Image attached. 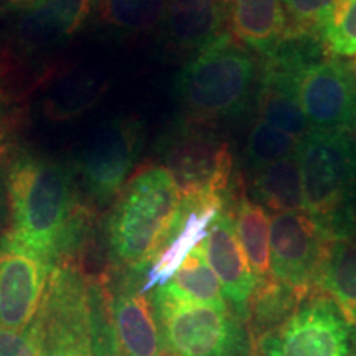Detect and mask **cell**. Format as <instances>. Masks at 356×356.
Instances as JSON below:
<instances>
[{
	"mask_svg": "<svg viewBox=\"0 0 356 356\" xmlns=\"http://www.w3.org/2000/svg\"><path fill=\"white\" fill-rule=\"evenodd\" d=\"M202 246L208 264L220 280L226 302H229L236 317L246 323L249 302L257 282L236 234L229 210L222 208L218 213Z\"/></svg>",
	"mask_w": 356,
	"mask_h": 356,
	"instance_id": "16",
	"label": "cell"
},
{
	"mask_svg": "<svg viewBox=\"0 0 356 356\" xmlns=\"http://www.w3.org/2000/svg\"><path fill=\"white\" fill-rule=\"evenodd\" d=\"M236 234L246 254L248 264L256 282L262 284L270 277V218L266 208L249 200L241 188L239 200L231 211Z\"/></svg>",
	"mask_w": 356,
	"mask_h": 356,
	"instance_id": "22",
	"label": "cell"
},
{
	"mask_svg": "<svg viewBox=\"0 0 356 356\" xmlns=\"http://www.w3.org/2000/svg\"><path fill=\"white\" fill-rule=\"evenodd\" d=\"M330 239L305 211L270 218V274L302 299L315 291V280Z\"/></svg>",
	"mask_w": 356,
	"mask_h": 356,
	"instance_id": "12",
	"label": "cell"
},
{
	"mask_svg": "<svg viewBox=\"0 0 356 356\" xmlns=\"http://www.w3.org/2000/svg\"><path fill=\"white\" fill-rule=\"evenodd\" d=\"M225 208L221 202H203V200H181L180 213L173 226L170 238L145 270L142 289L160 287L168 282L175 270L195 246L207 238L213 220Z\"/></svg>",
	"mask_w": 356,
	"mask_h": 356,
	"instance_id": "17",
	"label": "cell"
},
{
	"mask_svg": "<svg viewBox=\"0 0 356 356\" xmlns=\"http://www.w3.org/2000/svg\"><path fill=\"white\" fill-rule=\"evenodd\" d=\"M97 0H6L0 3V97L25 101L63 66L65 47Z\"/></svg>",
	"mask_w": 356,
	"mask_h": 356,
	"instance_id": "2",
	"label": "cell"
},
{
	"mask_svg": "<svg viewBox=\"0 0 356 356\" xmlns=\"http://www.w3.org/2000/svg\"><path fill=\"white\" fill-rule=\"evenodd\" d=\"M97 280L71 262L53 264L35 317L43 356H95L92 325Z\"/></svg>",
	"mask_w": 356,
	"mask_h": 356,
	"instance_id": "7",
	"label": "cell"
},
{
	"mask_svg": "<svg viewBox=\"0 0 356 356\" xmlns=\"http://www.w3.org/2000/svg\"><path fill=\"white\" fill-rule=\"evenodd\" d=\"M282 0H229L228 32L249 51L266 56L287 37Z\"/></svg>",
	"mask_w": 356,
	"mask_h": 356,
	"instance_id": "18",
	"label": "cell"
},
{
	"mask_svg": "<svg viewBox=\"0 0 356 356\" xmlns=\"http://www.w3.org/2000/svg\"><path fill=\"white\" fill-rule=\"evenodd\" d=\"M335 2L337 0H282L289 24L287 35H318Z\"/></svg>",
	"mask_w": 356,
	"mask_h": 356,
	"instance_id": "27",
	"label": "cell"
},
{
	"mask_svg": "<svg viewBox=\"0 0 356 356\" xmlns=\"http://www.w3.org/2000/svg\"><path fill=\"white\" fill-rule=\"evenodd\" d=\"M168 0H97V22L119 37H139L162 24Z\"/></svg>",
	"mask_w": 356,
	"mask_h": 356,
	"instance_id": "23",
	"label": "cell"
},
{
	"mask_svg": "<svg viewBox=\"0 0 356 356\" xmlns=\"http://www.w3.org/2000/svg\"><path fill=\"white\" fill-rule=\"evenodd\" d=\"M106 88L102 74L63 65L43 86V115L51 122L76 119L99 102Z\"/></svg>",
	"mask_w": 356,
	"mask_h": 356,
	"instance_id": "19",
	"label": "cell"
},
{
	"mask_svg": "<svg viewBox=\"0 0 356 356\" xmlns=\"http://www.w3.org/2000/svg\"><path fill=\"white\" fill-rule=\"evenodd\" d=\"M162 287L181 299L229 309L220 280L204 257L202 243L191 249L175 274Z\"/></svg>",
	"mask_w": 356,
	"mask_h": 356,
	"instance_id": "24",
	"label": "cell"
},
{
	"mask_svg": "<svg viewBox=\"0 0 356 356\" xmlns=\"http://www.w3.org/2000/svg\"><path fill=\"white\" fill-rule=\"evenodd\" d=\"M251 191L254 202L273 211L274 215L304 211V186L299 155L293 154L252 172Z\"/></svg>",
	"mask_w": 356,
	"mask_h": 356,
	"instance_id": "21",
	"label": "cell"
},
{
	"mask_svg": "<svg viewBox=\"0 0 356 356\" xmlns=\"http://www.w3.org/2000/svg\"><path fill=\"white\" fill-rule=\"evenodd\" d=\"M302 139L257 119L249 132L246 159L251 172L297 154Z\"/></svg>",
	"mask_w": 356,
	"mask_h": 356,
	"instance_id": "25",
	"label": "cell"
},
{
	"mask_svg": "<svg viewBox=\"0 0 356 356\" xmlns=\"http://www.w3.org/2000/svg\"><path fill=\"white\" fill-rule=\"evenodd\" d=\"M297 99L310 131H356V73L338 56L322 51L307 61Z\"/></svg>",
	"mask_w": 356,
	"mask_h": 356,
	"instance_id": "11",
	"label": "cell"
},
{
	"mask_svg": "<svg viewBox=\"0 0 356 356\" xmlns=\"http://www.w3.org/2000/svg\"><path fill=\"white\" fill-rule=\"evenodd\" d=\"M0 356H43L35 322L24 330L0 328Z\"/></svg>",
	"mask_w": 356,
	"mask_h": 356,
	"instance_id": "29",
	"label": "cell"
},
{
	"mask_svg": "<svg viewBox=\"0 0 356 356\" xmlns=\"http://www.w3.org/2000/svg\"><path fill=\"white\" fill-rule=\"evenodd\" d=\"M92 350H95V356H121L118 345H115L114 330L109 318L108 297H106L104 280L102 279L97 280L95 325H92Z\"/></svg>",
	"mask_w": 356,
	"mask_h": 356,
	"instance_id": "28",
	"label": "cell"
},
{
	"mask_svg": "<svg viewBox=\"0 0 356 356\" xmlns=\"http://www.w3.org/2000/svg\"><path fill=\"white\" fill-rule=\"evenodd\" d=\"M142 274L115 270L104 280L109 318L121 356H159L165 350L152 296L142 289Z\"/></svg>",
	"mask_w": 356,
	"mask_h": 356,
	"instance_id": "13",
	"label": "cell"
},
{
	"mask_svg": "<svg viewBox=\"0 0 356 356\" xmlns=\"http://www.w3.org/2000/svg\"><path fill=\"white\" fill-rule=\"evenodd\" d=\"M297 155L304 211L330 241L356 234V132L309 131Z\"/></svg>",
	"mask_w": 356,
	"mask_h": 356,
	"instance_id": "5",
	"label": "cell"
},
{
	"mask_svg": "<svg viewBox=\"0 0 356 356\" xmlns=\"http://www.w3.org/2000/svg\"><path fill=\"white\" fill-rule=\"evenodd\" d=\"M256 346L261 356H356V323L330 297L314 291Z\"/></svg>",
	"mask_w": 356,
	"mask_h": 356,
	"instance_id": "9",
	"label": "cell"
},
{
	"mask_svg": "<svg viewBox=\"0 0 356 356\" xmlns=\"http://www.w3.org/2000/svg\"><path fill=\"white\" fill-rule=\"evenodd\" d=\"M3 190H6V184H3V163H2V159H0V213H2Z\"/></svg>",
	"mask_w": 356,
	"mask_h": 356,
	"instance_id": "31",
	"label": "cell"
},
{
	"mask_svg": "<svg viewBox=\"0 0 356 356\" xmlns=\"http://www.w3.org/2000/svg\"><path fill=\"white\" fill-rule=\"evenodd\" d=\"M142 144L144 122L136 115L111 119L92 134L73 168L92 208L106 207L119 197Z\"/></svg>",
	"mask_w": 356,
	"mask_h": 356,
	"instance_id": "10",
	"label": "cell"
},
{
	"mask_svg": "<svg viewBox=\"0 0 356 356\" xmlns=\"http://www.w3.org/2000/svg\"><path fill=\"white\" fill-rule=\"evenodd\" d=\"M159 356H178V355H175V353H173V351H170V350H163L162 353H160Z\"/></svg>",
	"mask_w": 356,
	"mask_h": 356,
	"instance_id": "32",
	"label": "cell"
},
{
	"mask_svg": "<svg viewBox=\"0 0 356 356\" xmlns=\"http://www.w3.org/2000/svg\"><path fill=\"white\" fill-rule=\"evenodd\" d=\"M355 132H356V131H355Z\"/></svg>",
	"mask_w": 356,
	"mask_h": 356,
	"instance_id": "34",
	"label": "cell"
},
{
	"mask_svg": "<svg viewBox=\"0 0 356 356\" xmlns=\"http://www.w3.org/2000/svg\"><path fill=\"white\" fill-rule=\"evenodd\" d=\"M8 108H10V106L0 97V144H2V140L6 139V136L10 132V127H12V115L7 113Z\"/></svg>",
	"mask_w": 356,
	"mask_h": 356,
	"instance_id": "30",
	"label": "cell"
},
{
	"mask_svg": "<svg viewBox=\"0 0 356 356\" xmlns=\"http://www.w3.org/2000/svg\"><path fill=\"white\" fill-rule=\"evenodd\" d=\"M50 270L51 264L8 234L0 238V328L24 330L33 323Z\"/></svg>",
	"mask_w": 356,
	"mask_h": 356,
	"instance_id": "14",
	"label": "cell"
},
{
	"mask_svg": "<svg viewBox=\"0 0 356 356\" xmlns=\"http://www.w3.org/2000/svg\"><path fill=\"white\" fill-rule=\"evenodd\" d=\"M257 74L254 53L222 33L177 74L178 121L215 127L246 113Z\"/></svg>",
	"mask_w": 356,
	"mask_h": 356,
	"instance_id": "4",
	"label": "cell"
},
{
	"mask_svg": "<svg viewBox=\"0 0 356 356\" xmlns=\"http://www.w3.org/2000/svg\"><path fill=\"white\" fill-rule=\"evenodd\" d=\"M165 350L178 356H252V337L229 309L150 292Z\"/></svg>",
	"mask_w": 356,
	"mask_h": 356,
	"instance_id": "6",
	"label": "cell"
},
{
	"mask_svg": "<svg viewBox=\"0 0 356 356\" xmlns=\"http://www.w3.org/2000/svg\"><path fill=\"white\" fill-rule=\"evenodd\" d=\"M71 167L47 155L15 150L3 167L10 211L8 236L48 264H76L91 231L92 207L78 197Z\"/></svg>",
	"mask_w": 356,
	"mask_h": 356,
	"instance_id": "1",
	"label": "cell"
},
{
	"mask_svg": "<svg viewBox=\"0 0 356 356\" xmlns=\"http://www.w3.org/2000/svg\"><path fill=\"white\" fill-rule=\"evenodd\" d=\"M180 203V190L162 163L145 162L132 173L106 228L115 270L145 274L170 238Z\"/></svg>",
	"mask_w": 356,
	"mask_h": 356,
	"instance_id": "3",
	"label": "cell"
},
{
	"mask_svg": "<svg viewBox=\"0 0 356 356\" xmlns=\"http://www.w3.org/2000/svg\"><path fill=\"white\" fill-rule=\"evenodd\" d=\"M318 35L332 55L356 58V0H337Z\"/></svg>",
	"mask_w": 356,
	"mask_h": 356,
	"instance_id": "26",
	"label": "cell"
},
{
	"mask_svg": "<svg viewBox=\"0 0 356 356\" xmlns=\"http://www.w3.org/2000/svg\"><path fill=\"white\" fill-rule=\"evenodd\" d=\"M229 0H168L160 43L168 56L188 61L228 32Z\"/></svg>",
	"mask_w": 356,
	"mask_h": 356,
	"instance_id": "15",
	"label": "cell"
},
{
	"mask_svg": "<svg viewBox=\"0 0 356 356\" xmlns=\"http://www.w3.org/2000/svg\"><path fill=\"white\" fill-rule=\"evenodd\" d=\"M162 165L172 173L181 200L226 202L233 155L211 127L177 121L159 144Z\"/></svg>",
	"mask_w": 356,
	"mask_h": 356,
	"instance_id": "8",
	"label": "cell"
},
{
	"mask_svg": "<svg viewBox=\"0 0 356 356\" xmlns=\"http://www.w3.org/2000/svg\"><path fill=\"white\" fill-rule=\"evenodd\" d=\"M315 291L330 297L356 323V234L328 241Z\"/></svg>",
	"mask_w": 356,
	"mask_h": 356,
	"instance_id": "20",
	"label": "cell"
},
{
	"mask_svg": "<svg viewBox=\"0 0 356 356\" xmlns=\"http://www.w3.org/2000/svg\"><path fill=\"white\" fill-rule=\"evenodd\" d=\"M2 2H6V0H0V3H2Z\"/></svg>",
	"mask_w": 356,
	"mask_h": 356,
	"instance_id": "33",
	"label": "cell"
}]
</instances>
